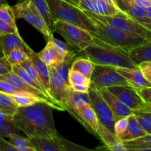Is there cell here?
I'll use <instances>...</instances> for the list:
<instances>
[{
	"label": "cell",
	"instance_id": "cell-1",
	"mask_svg": "<svg viewBox=\"0 0 151 151\" xmlns=\"http://www.w3.org/2000/svg\"><path fill=\"white\" fill-rule=\"evenodd\" d=\"M54 109L49 103L39 101L19 107L12 119L15 126L27 137H52L58 133L53 119Z\"/></svg>",
	"mask_w": 151,
	"mask_h": 151
},
{
	"label": "cell",
	"instance_id": "cell-2",
	"mask_svg": "<svg viewBox=\"0 0 151 151\" xmlns=\"http://www.w3.org/2000/svg\"><path fill=\"white\" fill-rule=\"evenodd\" d=\"M79 52L82 53L83 56L89 59L94 64L125 68L138 66L131 60L128 52L106 44L95 37L92 44Z\"/></svg>",
	"mask_w": 151,
	"mask_h": 151
},
{
	"label": "cell",
	"instance_id": "cell-3",
	"mask_svg": "<svg viewBox=\"0 0 151 151\" xmlns=\"http://www.w3.org/2000/svg\"><path fill=\"white\" fill-rule=\"evenodd\" d=\"M84 12L92 20L95 26V32L92 35L106 44L119 47L128 52V51L134 47L150 41L142 37L130 35L121 29L95 19L86 10H84Z\"/></svg>",
	"mask_w": 151,
	"mask_h": 151
},
{
	"label": "cell",
	"instance_id": "cell-4",
	"mask_svg": "<svg viewBox=\"0 0 151 151\" xmlns=\"http://www.w3.org/2000/svg\"><path fill=\"white\" fill-rule=\"evenodd\" d=\"M54 21H61L86 29L91 34L95 32L92 20L83 10L64 0H46Z\"/></svg>",
	"mask_w": 151,
	"mask_h": 151
},
{
	"label": "cell",
	"instance_id": "cell-5",
	"mask_svg": "<svg viewBox=\"0 0 151 151\" xmlns=\"http://www.w3.org/2000/svg\"><path fill=\"white\" fill-rule=\"evenodd\" d=\"M87 12L95 19L105 22L114 27L121 29L130 35L142 37L151 41V30L143 26L138 21L124 14L122 12H119L117 14L114 16H100V15L94 14L91 12Z\"/></svg>",
	"mask_w": 151,
	"mask_h": 151
},
{
	"label": "cell",
	"instance_id": "cell-6",
	"mask_svg": "<svg viewBox=\"0 0 151 151\" xmlns=\"http://www.w3.org/2000/svg\"><path fill=\"white\" fill-rule=\"evenodd\" d=\"M54 32L58 33L69 45L79 52L92 44L94 40V35L86 29L61 21L55 22Z\"/></svg>",
	"mask_w": 151,
	"mask_h": 151
},
{
	"label": "cell",
	"instance_id": "cell-7",
	"mask_svg": "<svg viewBox=\"0 0 151 151\" xmlns=\"http://www.w3.org/2000/svg\"><path fill=\"white\" fill-rule=\"evenodd\" d=\"M36 151L91 150L72 143L62 137L58 133L52 137H28Z\"/></svg>",
	"mask_w": 151,
	"mask_h": 151
},
{
	"label": "cell",
	"instance_id": "cell-8",
	"mask_svg": "<svg viewBox=\"0 0 151 151\" xmlns=\"http://www.w3.org/2000/svg\"><path fill=\"white\" fill-rule=\"evenodd\" d=\"M89 103L95 111L100 124L107 128L111 132L114 133V124L116 117L110 106L102 97L95 87L91 84L88 91Z\"/></svg>",
	"mask_w": 151,
	"mask_h": 151
},
{
	"label": "cell",
	"instance_id": "cell-9",
	"mask_svg": "<svg viewBox=\"0 0 151 151\" xmlns=\"http://www.w3.org/2000/svg\"><path fill=\"white\" fill-rule=\"evenodd\" d=\"M91 83L97 88H109L115 86H130L116 67L107 65L94 66L91 77Z\"/></svg>",
	"mask_w": 151,
	"mask_h": 151
},
{
	"label": "cell",
	"instance_id": "cell-10",
	"mask_svg": "<svg viewBox=\"0 0 151 151\" xmlns=\"http://www.w3.org/2000/svg\"><path fill=\"white\" fill-rule=\"evenodd\" d=\"M12 8L14 12L16 19H22L27 22L47 38V39L52 36L53 33L50 30L44 19L36 10L31 0L27 4H16V5L13 6Z\"/></svg>",
	"mask_w": 151,
	"mask_h": 151
},
{
	"label": "cell",
	"instance_id": "cell-11",
	"mask_svg": "<svg viewBox=\"0 0 151 151\" xmlns=\"http://www.w3.org/2000/svg\"><path fill=\"white\" fill-rule=\"evenodd\" d=\"M72 88L64 81L55 68L50 67V88L49 94L66 111L72 94Z\"/></svg>",
	"mask_w": 151,
	"mask_h": 151
},
{
	"label": "cell",
	"instance_id": "cell-12",
	"mask_svg": "<svg viewBox=\"0 0 151 151\" xmlns=\"http://www.w3.org/2000/svg\"><path fill=\"white\" fill-rule=\"evenodd\" d=\"M107 88L131 110L151 109V106L142 99L134 87L130 86H115Z\"/></svg>",
	"mask_w": 151,
	"mask_h": 151
},
{
	"label": "cell",
	"instance_id": "cell-13",
	"mask_svg": "<svg viewBox=\"0 0 151 151\" xmlns=\"http://www.w3.org/2000/svg\"><path fill=\"white\" fill-rule=\"evenodd\" d=\"M88 131L97 137L100 122L95 111L90 103H86L76 109L72 114Z\"/></svg>",
	"mask_w": 151,
	"mask_h": 151
},
{
	"label": "cell",
	"instance_id": "cell-14",
	"mask_svg": "<svg viewBox=\"0 0 151 151\" xmlns=\"http://www.w3.org/2000/svg\"><path fill=\"white\" fill-rule=\"evenodd\" d=\"M78 7L100 16H114L120 12L113 0H82Z\"/></svg>",
	"mask_w": 151,
	"mask_h": 151
},
{
	"label": "cell",
	"instance_id": "cell-15",
	"mask_svg": "<svg viewBox=\"0 0 151 151\" xmlns=\"http://www.w3.org/2000/svg\"><path fill=\"white\" fill-rule=\"evenodd\" d=\"M113 1L119 11L141 24L151 22L147 15L146 8L136 4L134 0H113Z\"/></svg>",
	"mask_w": 151,
	"mask_h": 151
},
{
	"label": "cell",
	"instance_id": "cell-16",
	"mask_svg": "<svg viewBox=\"0 0 151 151\" xmlns=\"http://www.w3.org/2000/svg\"><path fill=\"white\" fill-rule=\"evenodd\" d=\"M95 88L100 93L102 97L106 100L108 105L110 106L112 111L114 114L115 117H116V121L121 119V118L128 117L130 115L133 114L134 111L131 110L130 108L125 106L124 103H122L107 88H97V87H95Z\"/></svg>",
	"mask_w": 151,
	"mask_h": 151
},
{
	"label": "cell",
	"instance_id": "cell-17",
	"mask_svg": "<svg viewBox=\"0 0 151 151\" xmlns=\"http://www.w3.org/2000/svg\"><path fill=\"white\" fill-rule=\"evenodd\" d=\"M25 51H26L27 54L28 58L32 62L33 66L36 69L37 72H38V75H39L40 78H41V82H42V84L44 86V88L45 89L46 92L50 96V94H49V88H50V67L40 58L37 53L34 52V51H32V49L27 44H26V46H25Z\"/></svg>",
	"mask_w": 151,
	"mask_h": 151
},
{
	"label": "cell",
	"instance_id": "cell-18",
	"mask_svg": "<svg viewBox=\"0 0 151 151\" xmlns=\"http://www.w3.org/2000/svg\"><path fill=\"white\" fill-rule=\"evenodd\" d=\"M116 69L122 76L125 78L130 86L134 88L151 86V83L145 79L139 66L135 68L116 67Z\"/></svg>",
	"mask_w": 151,
	"mask_h": 151
},
{
	"label": "cell",
	"instance_id": "cell-19",
	"mask_svg": "<svg viewBox=\"0 0 151 151\" xmlns=\"http://www.w3.org/2000/svg\"><path fill=\"white\" fill-rule=\"evenodd\" d=\"M97 137L100 139L103 144L105 145L104 150L111 151H127L123 142L121 141L114 133L111 132L109 130L105 128L100 124Z\"/></svg>",
	"mask_w": 151,
	"mask_h": 151
},
{
	"label": "cell",
	"instance_id": "cell-20",
	"mask_svg": "<svg viewBox=\"0 0 151 151\" xmlns=\"http://www.w3.org/2000/svg\"><path fill=\"white\" fill-rule=\"evenodd\" d=\"M37 54L49 67L56 68L60 63L64 62L53 43L50 40L47 41L46 47Z\"/></svg>",
	"mask_w": 151,
	"mask_h": 151
},
{
	"label": "cell",
	"instance_id": "cell-21",
	"mask_svg": "<svg viewBox=\"0 0 151 151\" xmlns=\"http://www.w3.org/2000/svg\"><path fill=\"white\" fill-rule=\"evenodd\" d=\"M0 43L4 57L16 48L25 49L27 44L19 32L0 35Z\"/></svg>",
	"mask_w": 151,
	"mask_h": 151
},
{
	"label": "cell",
	"instance_id": "cell-22",
	"mask_svg": "<svg viewBox=\"0 0 151 151\" xmlns=\"http://www.w3.org/2000/svg\"><path fill=\"white\" fill-rule=\"evenodd\" d=\"M146 133L139 123L137 121V118L134 114H131L128 116V124L125 132L119 136L118 138L122 142L130 141V140L136 139L139 137L146 135Z\"/></svg>",
	"mask_w": 151,
	"mask_h": 151
},
{
	"label": "cell",
	"instance_id": "cell-23",
	"mask_svg": "<svg viewBox=\"0 0 151 151\" xmlns=\"http://www.w3.org/2000/svg\"><path fill=\"white\" fill-rule=\"evenodd\" d=\"M128 55L137 66L151 61V41L132 48L128 51Z\"/></svg>",
	"mask_w": 151,
	"mask_h": 151
},
{
	"label": "cell",
	"instance_id": "cell-24",
	"mask_svg": "<svg viewBox=\"0 0 151 151\" xmlns=\"http://www.w3.org/2000/svg\"><path fill=\"white\" fill-rule=\"evenodd\" d=\"M94 63L91 61L88 58L84 56L75 58L71 63L70 69L80 72L86 78L91 79V75L94 69Z\"/></svg>",
	"mask_w": 151,
	"mask_h": 151
},
{
	"label": "cell",
	"instance_id": "cell-25",
	"mask_svg": "<svg viewBox=\"0 0 151 151\" xmlns=\"http://www.w3.org/2000/svg\"><path fill=\"white\" fill-rule=\"evenodd\" d=\"M48 40H50L53 43L56 50L58 52L62 58L63 59L64 62H70V63H72L74 59L76 58L78 53L79 52H77V50L75 48L71 47L70 45H69L66 43H64L63 41H60V40L57 39L53 35L51 38H49Z\"/></svg>",
	"mask_w": 151,
	"mask_h": 151
},
{
	"label": "cell",
	"instance_id": "cell-26",
	"mask_svg": "<svg viewBox=\"0 0 151 151\" xmlns=\"http://www.w3.org/2000/svg\"><path fill=\"white\" fill-rule=\"evenodd\" d=\"M38 13L41 14L47 27L52 32H54L55 21L50 13L49 5L46 0H31Z\"/></svg>",
	"mask_w": 151,
	"mask_h": 151
},
{
	"label": "cell",
	"instance_id": "cell-27",
	"mask_svg": "<svg viewBox=\"0 0 151 151\" xmlns=\"http://www.w3.org/2000/svg\"><path fill=\"white\" fill-rule=\"evenodd\" d=\"M127 151L151 150V134H146L136 139L123 142Z\"/></svg>",
	"mask_w": 151,
	"mask_h": 151
},
{
	"label": "cell",
	"instance_id": "cell-28",
	"mask_svg": "<svg viewBox=\"0 0 151 151\" xmlns=\"http://www.w3.org/2000/svg\"><path fill=\"white\" fill-rule=\"evenodd\" d=\"M7 141L16 148V151H36L27 137H24L18 134L9 135Z\"/></svg>",
	"mask_w": 151,
	"mask_h": 151
},
{
	"label": "cell",
	"instance_id": "cell-29",
	"mask_svg": "<svg viewBox=\"0 0 151 151\" xmlns=\"http://www.w3.org/2000/svg\"><path fill=\"white\" fill-rule=\"evenodd\" d=\"M19 106L16 105L10 95L0 92V114L13 116Z\"/></svg>",
	"mask_w": 151,
	"mask_h": 151
},
{
	"label": "cell",
	"instance_id": "cell-30",
	"mask_svg": "<svg viewBox=\"0 0 151 151\" xmlns=\"http://www.w3.org/2000/svg\"><path fill=\"white\" fill-rule=\"evenodd\" d=\"M21 131L13 122L12 116L0 114V137L7 138L12 134H20Z\"/></svg>",
	"mask_w": 151,
	"mask_h": 151
},
{
	"label": "cell",
	"instance_id": "cell-31",
	"mask_svg": "<svg viewBox=\"0 0 151 151\" xmlns=\"http://www.w3.org/2000/svg\"><path fill=\"white\" fill-rule=\"evenodd\" d=\"M133 114L147 134H151V109L135 110Z\"/></svg>",
	"mask_w": 151,
	"mask_h": 151
},
{
	"label": "cell",
	"instance_id": "cell-32",
	"mask_svg": "<svg viewBox=\"0 0 151 151\" xmlns=\"http://www.w3.org/2000/svg\"><path fill=\"white\" fill-rule=\"evenodd\" d=\"M12 71H13L14 73H16V75H19V77H21V78H22L25 82L27 83L28 84H29V85L35 87L37 89L40 90V91L44 92L45 94H47V96H49L48 94L46 93V91H44V88H43L42 87H41V86H40L39 84H38V83H37L36 81H35V80H34L33 78H32V77H31L30 75L23 69V68L21 67L19 65H12ZM49 97H50V96H49Z\"/></svg>",
	"mask_w": 151,
	"mask_h": 151
},
{
	"label": "cell",
	"instance_id": "cell-33",
	"mask_svg": "<svg viewBox=\"0 0 151 151\" xmlns=\"http://www.w3.org/2000/svg\"><path fill=\"white\" fill-rule=\"evenodd\" d=\"M68 80H69L70 86H90V85H91V79L86 78L80 72L72 70V69H70L69 72Z\"/></svg>",
	"mask_w": 151,
	"mask_h": 151
},
{
	"label": "cell",
	"instance_id": "cell-34",
	"mask_svg": "<svg viewBox=\"0 0 151 151\" xmlns=\"http://www.w3.org/2000/svg\"><path fill=\"white\" fill-rule=\"evenodd\" d=\"M0 19L14 27H17L14 12L12 7H10L8 4L0 5Z\"/></svg>",
	"mask_w": 151,
	"mask_h": 151
},
{
	"label": "cell",
	"instance_id": "cell-35",
	"mask_svg": "<svg viewBox=\"0 0 151 151\" xmlns=\"http://www.w3.org/2000/svg\"><path fill=\"white\" fill-rule=\"evenodd\" d=\"M5 58L11 65H19L28 58V56L25 49L16 48L12 50Z\"/></svg>",
	"mask_w": 151,
	"mask_h": 151
},
{
	"label": "cell",
	"instance_id": "cell-36",
	"mask_svg": "<svg viewBox=\"0 0 151 151\" xmlns=\"http://www.w3.org/2000/svg\"><path fill=\"white\" fill-rule=\"evenodd\" d=\"M15 103L19 107H24V106H31L39 101H43L38 97H35L32 95H23V94H15L10 95Z\"/></svg>",
	"mask_w": 151,
	"mask_h": 151
},
{
	"label": "cell",
	"instance_id": "cell-37",
	"mask_svg": "<svg viewBox=\"0 0 151 151\" xmlns=\"http://www.w3.org/2000/svg\"><path fill=\"white\" fill-rule=\"evenodd\" d=\"M19 65L21 67L23 68V69H24V70L26 71V72H27V73L29 74V75H30V76L32 77V78H33V79L35 80V81H36L43 88H44V91H45V89H44V86H43L42 84V82H41V78H40L39 75H38V72H37L36 69H35V66H33V64H32V62L29 60V58H27L26 60H24L23 62H22V63Z\"/></svg>",
	"mask_w": 151,
	"mask_h": 151
},
{
	"label": "cell",
	"instance_id": "cell-38",
	"mask_svg": "<svg viewBox=\"0 0 151 151\" xmlns=\"http://www.w3.org/2000/svg\"><path fill=\"white\" fill-rule=\"evenodd\" d=\"M0 92L9 94V95H15V94L32 95V94H29V93L25 92V91H22V90L16 88L14 86L11 85L10 83H9L6 82L4 81H1V80H0Z\"/></svg>",
	"mask_w": 151,
	"mask_h": 151
},
{
	"label": "cell",
	"instance_id": "cell-39",
	"mask_svg": "<svg viewBox=\"0 0 151 151\" xmlns=\"http://www.w3.org/2000/svg\"><path fill=\"white\" fill-rule=\"evenodd\" d=\"M128 124V117L121 118L115 122L114 133L117 137L122 135L126 130Z\"/></svg>",
	"mask_w": 151,
	"mask_h": 151
},
{
	"label": "cell",
	"instance_id": "cell-40",
	"mask_svg": "<svg viewBox=\"0 0 151 151\" xmlns=\"http://www.w3.org/2000/svg\"><path fill=\"white\" fill-rule=\"evenodd\" d=\"M70 62H63L62 63H60L59 66H58L55 68L56 70L58 71L59 74H60V76L64 79V81L66 82L69 83V80H68V76H69V72L70 70V66H71Z\"/></svg>",
	"mask_w": 151,
	"mask_h": 151
},
{
	"label": "cell",
	"instance_id": "cell-41",
	"mask_svg": "<svg viewBox=\"0 0 151 151\" xmlns=\"http://www.w3.org/2000/svg\"><path fill=\"white\" fill-rule=\"evenodd\" d=\"M138 94L147 104L151 106V86L135 88Z\"/></svg>",
	"mask_w": 151,
	"mask_h": 151
},
{
	"label": "cell",
	"instance_id": "cell-42",
	"mask_svg": "<svg viewBox=\"0 0 151 151\" xmlns=\"http://www.w3.org/2000/svg\"><path fill=\"white\" fill-rule=\"evenodd\" d=\"M16 32H19L17 27H14L0 19V35Z\"/></svg>",
	"mask_w": 151,
	"mask_h": 151
},
{
	"label": "cell",
	"instance_id": "cell-43",
	"mask_svg": "<svg viewBox=\"0 0 151 151\" xmlns=\"http://www.w3.org/2000/svg\"><path fill=\"white\" fill-rule=\"evenodd\" d=\"M12 72V65L5 57L0 58V75Z\"/></svg>",
	"mask_w": 151,
	"mask_h": 151
},
{
	"label": "cell",
	"instance_id": "cell-44",
	"mask_svg": "<svg viewBox=\"0 0 151 151\" xmlns=\"http://www.w3.org/2000/svg\"><path fill=\"white\" fill-rule=\"evenodd\" d=\"M16 151V148L8 142V141L4 139V137H0V151Z\"/></svg>",
	"mask_w": 151,
	"mask_h": 151
},
{
	"label": "cell",
	"instance_id": "cell-45",
	"mask_svg": "<svg viewBox=\"0 0 151 151\" xmlns=\"http://www.w3.org/2000/svg\"><path fill=\"white\" fill-rule=\"evenodd\" d=\"M139 66L141 69L143 75L145 78V79L147 81L151 83V66H147V65H145L143 63H141L140 65H139Z\"/></svg>",
	"mask_w": 151,
	"mask_h": 151
},
{
	"label": "cell",
	"instance_id": "cell-46",
	"mask_svg": "<svg viewBox=\"0 0 151 151\" xmlns=\"http://www.w3.org/2000/svg\"><path fill=\"white\" fill-rule=\"evenodd\" d=\"M89 87L90 86H71V88H72V90L78 92L88 93Z\"/></svg>",
	"mask_w": 151,
	"mask_h": 151
},
{
	"label": "cell",
	"instance_id": "cell-47",
	"mask_svg": "<svg viewBox=\"0 0 151 151\" xmlns=\"http://www.w3.org/2000/svg\"><path fill=\"white\" fill-rule=\"evenodd\" d=\"M64 1H67V2H69V3H70V4H73V5H75V6H77V7H78L80 2H81L82 0H64Z\"/></svg>",
	"mask_w": 151,
	"mask_h": 151
},
{
	"label": "cell",
	"instance_id": "cell-48",
	"mask_svg": "<svg viewBox=\"0 0 151 151\" xmlns=\"http://www.w3.org/2000/svg\"><path fill=\"white\" fill-rule=\"evenodd\" d=\"M30 0H18L17 4H27V3L29 2Z\"/></svg>",
	"mask_w": 151,
	"mask_h": 151
},
{
	"label": "cell",
	"instance_id": "cell-49",
	"mask_svg": "<svg viewBox=\"0 0 151 151\" xmlns=\"http://www.w3.org/2000/svg\"><path fill=\"white\" fill-rule=\"evenodd\" d=\"M142 24L146 28H147V29L151 30V22H148V23H142Z\"/></svg>",
	"mask_w": 151,
	"mask_h": 151
},
{
	"label": "cell",
	"instance_id": "cell-50",
	"mask_svg": "<svg viewBox=\"0 0 151 151\" xmlns=\"http://www.w3.org/2000/svg\"><path fill=\"white\" fill-rule=\"evenodd\" d=\"M146 10H147V16H148L149 19H151V6H150V7H147V8H146Z\"/></svg>",
	"mask_w": 151,
	"mask_h": 151
},
{
	"label": "cell",
	"instance_id": "cell-51",
	"mask_svg": "<svg viewBox=\"0 0 151 151\" xmlns=\"http://www.w3.org/2000/svg\"><path fill=\"white\" fill-rule=\"evenodd\" d=\"M2 57H4V53H3V51H2V48H1V43H0V58H2Z\"/></svg>",
	"mask_w": 151,
	"mask_h": 151
},
{
	"label": "cell",
	"instance_id": "cell-52",
	"mask_svg": "<svg viewBox=\"0 0 151 151\" xmlns=\"http://www.w3.org/2000/svg\"><path fill=\"white\" fill-rule=\"evenodd\" d=\"M7 4L6 0H0V5H1V4Z\"/></svg>",
	"mask_w": 151,
	"mask_h": 151
},
{
	"label": "cell",
	"instance_id": "cell-53",
	"mask_svg": "<svg viewBox=\"0 0 151 151\" xmlns=\"http://www.w3.org/2000/svg\"><path fill=\"white\" fill-rule=\"evenodd\" d=\"M144 1H148V2L151 3V0H144Z\"/></svg>",
	"mask_w": 151,
	"mask_h": 151
}]
</instances>
